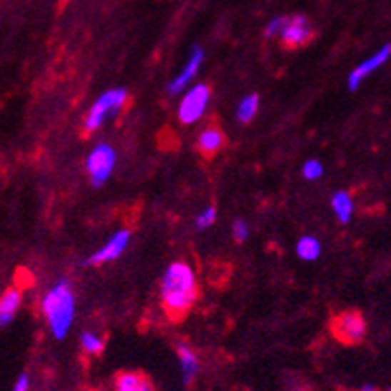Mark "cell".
Listing matches in <instances>:
<instances>
[{
	"label": "cell",
	"instance_id": "3957f363",
	"mask_svg": "<svg viewBox=\"0 0 391 391\" xmlns=\"http://www.w3.org/2000/svg\"><path fill=\"white\" fill-rule=\"evenodd\" d=\"M128 100V93L125 88H115V90H109L101 96L100 100L93 103V107L90 109V113L86 117L84 123V133L90 135L96 128L101 127V123L106 121L109 115H115L117 111H121L125 103Z\"/></svg>",
	"mask_w": 391,
	"mask_h": 391
},
{
	"label": "cell",
	"instance_id": "30bf717a",
	"mask_svg": "<svg viewBox=\"0 0 391 391\" xmlns=\"http://www.w3.org/2000/svg\"><path fill=\"white\" fill-rule=\"evenodd\" d=\"M226 144V136L218 125H210L200 133L199 141H197V150L205 160H213Z\"/></svg>",
	"mask_w": 391,
	"mask_h": 391
},
{
	"label": "cell",
	"instance_id": "6da1fadb",
	"mask_svg": "<svg viewBox=\"0 0 391 391\" xmlns=\"http://www.w3.org/2000/svg\"><path fill=\"white\" fill-rule=\"evenodd\" d=\"M160 298H162L166 315L171 321L183 320L199 298L195 270L183 261L171 263L162 277Z\"/></svg>",
	"mask_w": 391,
	"mask_h": 391
},
{
	"label": "cell",
	"instance_id": "5b68a950",
	"mask_svg": "<svg viewBox=\"0 0 391 391\" xmlns=\"http://www.w3.org/2000/svg\"><path fill=\"white\" fill-rule=\"evenodd\" d=\"M115 166V152L109 144H98L90 152V156L86 160V168L90 173L93 187H101L106 183Z\"/></svg>",
	"mask_w": 391,
	"mask_h": 391
},
{
	"label": "cell",
	"instance_id": "7402d4cb",
	"mask_svg": "<svg viewBox=\"0 0 391 391\" xmlns=\"http://www.w3.org/2000/svg\"><path fill=\"white\" fill-rule=\"evenodd\" d=\"M232 232H234L235 242H245V240H248L249 230H248V224H245L243 220H235Z\"/></svg>",
	"mask_w": 391,
	"mask_h": 391
},
{
	"label": "cell",
	"instance_id": "5bb4252c",
	"mask_svg": "<svg viewBox=\"0 0 391 391\" xmlns=\"http://www.w3.org/2000/svg\"><path fill=\"white\" fill-rule=\"evenodd\" d=\"M21 304V294L16 286H10L4 294H2V300H0V323L2 327H6L10 321L14 320L16 312Z\"/></svg>",
	"mask_w": 391,
	"mask_h": 391
},
{
	"label": "cell",
	"instance_id": "cb8c5ba5",
	"mask_svg": "<svg viewBox=\"0 0 391 391\" xmlns=\"http://www.w3.org/2000/svg\"><path fill=\"white\" fill-rule=\"evenodd\" d=\"M360 391H376V387H374V385H364Z\"/></svg>",
	"mask_w": 391,
	"mask_h": 391
},
{
	"label": "cell",
	"instance_id": "277c9868",
	"mask_svg": "<svg viewBox=\"0 0 391 391\" xmlns=\"http://www.w3.org/2000/svg\"><path fill=\"white\" fill-rule=\"evenodd\" d=\"M331 333L342 345H358L366 337V321L362 313L356 310H347L333 315L331 320Z\"/></svg>",
	"mask_w": 391,
	"mask_h": 391
},
{
	"label": "cell",
	"instance_id": "603a6c76",
	"mask_svg": "<svg viewBox=\"0 0 391 391\" xmlns=\"http://www.w3.org/2000/svg\"><path fill=\"white\" fill-rule=\"evenodd\" d=\"M29 390V376L28 374H21L18 380H16L12 391H28Z\"/></svg>",
	"mask_w": 391,
	"mask_h": 391
},
{
	"label": "cell",
	"instance_id": "9c48e42d",
	"mask_svg": "<svg viewBox=\"0 0 391 391\" xmlns=\"http://www.w3.org/2000/svg\"><path fill=\"white\" fill-rule=\"evenodd\" d=\"M128 238H131V232H128V230L117 232V234H115L113 238L103 245V248L98 249V251H96V253H93V255L90 257L84 265H101V263H107V261H113V259H117V257L121 255L123 251H125V248H127Z\"/></svg>",
	"mask_w": 391,
	"mask_h": 391
},
{
	"label": "cell",
	"instance_id": "2e32d148",
	"mask_svg": "<svg viewBox=\"0 0 391 391\" xmlns=\"http://www.w3.org/2000/svg\"><path fill=\"white\" fill-rule=\"evenodd\" d=\"M296 253H298L300 259H304V261H315L321 253V245L315 238H312V235H304L298 242V245H296Z\"/></svg>",
	"mask_w": 391,
	"mask_h": 391
},
{
	"label": "cell",
	"instance_id": "9a60e30c",
	"mask_svg": "<svg viewBox=\"0 0 391 391\" xmlns=\"http://www.w3.org/2000/svg\"><path fill=\"white\" fill-rule=\"evenodd\" d=\"M331 206H333V213L335 216L339 218V222L342 224H347L350 220V216H352V199H350V195L347 191H339L335 193L333 199H331Z\"/></svg>",
	"mask_w": 391,
	"mask_h": 391
},
{
	"label": "cell",
	"instance_id": "4fadbf2b",
	"mask_svg": "<svg viewBox=\"0 0 391 391\" xmlns=\"http://www.w3.org/2000/svg\"><path fill=\"white\" fill-rule=\"evenodd\" d=\"M115 391H154L150 380L138 372H123L115 380Z\"/></svg>",
	"mask_w": 391,
	"mask_h": 391
},
{
	"label": "cell",
	"instance_id": "e0dca14e",
	"mask_svg": "<svg viewBox=\"0 0 391 391\" xmlns=\"http://www.w3.org/2000/svg\"><path fill=\"white\" fill-rule=\"evenodd\" d=\"M257 107H259V98H257L255 93L245 96V98L240 101V106H238V119L242 123H249L255 117Z\"/></svg>",
	"mask_w": 391,
	"mask_h": 391
},
{
	"label": "cell",
	"instance_id": "8fae6325",
	"mask_svg": "<svg viewBox=\"0 0 391 391\" xmlns=\"http://www.w3.org/2000/svg\"><path fill=\"white\" fill-rule=\"evenodd\" d=\"M200 64H203V49H195L193 51L191 59L187 61L186 68L179 72V76L176 80H171V84L168 86V90L170 93H179L183 92V88H186L193 78H195V74L199 72Z\"/></svg>",
	"mask_w": 391,
	"mask_h": 391
},
{
	"label": "cell",
	"instance_id": "ac0fdd59",
	"mask_svg": "<svg viewBox=\"0 0 391 391\" xmlns=\"http://www.w3.org/2000/svg\"><path fill=\"white\" fill-rule=\"evenodd\" d=\"M80 345H82V349L88 355H100L101 349H103V341H101V337H98L96 333H82L80 337Z\"/></svg>",
	"mask_w": 391,
	"mask_h": 391
},
{
	"label": "cell",
	"instance_id": "52a82bcc",
	"mask_svg": "<svg viewBox=\"0 0 391 391\" xmlns=\"http://www.w3.org/2000/svg\"><path fill=\"white\" fill-rule=\"evenodd\" d=\"M280 39L286 49H298L312 39V26L306 16H292L286 18V24L280 31Z\"/></svg>",
	"mask_w": 391,
	"mask_h": 391
},
{
	"label": "cell",
	"instance_id": "7a4b0ae2",
	"mask_svg": "<svg viewBox=\"0 0 391 391\" xmlns=\"http://www.w3.org/2000/svg\"><path fill=\"white\" fill-rule=\"evenodd\" d=\"M43 313L49 321V327L57 339H64L71 329L72 315H74V296L68 280H59L47 296L43 298Z\"/></svg>",
	"mask_w": 391,
	"mask_h": 391
},
{
	"label": "cell",
	"instance_id": "ba28073f",
	"mask_svg": "<svg viewBox=\"0 0 391 391\" xmlns=\"http://www.w3.org/2000/svg\"><path fill=\"white\" fill-rule=\"evenodd\" d=\"M390 57H391V45H385V47H382L377 53H374L370 59H366L362 64H358L355 71L350 72L349 90H352V92L358 90V86L362 84V80L366 78V76H370L374 71H377L382 64L387 63V59Z\"/></svg>",
	"mask_w": 391,
	"mask_h": 391
},
{
	"label": "cell",
	"instance_id": "7c38bea8",
	"mask_svg": "<svg viewBox=\"0 0 391 391\" xmlns=\"http://www.w3.org/2000/svg\"><path fill=\"white\" fill-rule=\"evenodd\" d=\"M178 358L183 384H191L195 376L199 374V358H197V355L193 352L191 347L186 345V342H179L178 345Z\"/></svg>",
	"mask_w": 391,
	"mask_h": 391
},
{
	"label": "cell",
	"instance_id": "44dd1931",
	"mask_svg": "<svg viewBox=\"0 0 391 391\" xmlns=\"http://www.w3.org/2000/svg\"><path fill=\"white\" fill-rule=\"evenodd\" d=\"M286 18H275L269 21V26L265 28V37H277L280 36V31L285 28Z\"/></svg>",
	"mask_w": 391,
	"mask_h": 391
},
{
	"label": "cell",
	"instance_id": "ffe728a7",
	"mask_svg": "<svg viewBox=\"0 0 391 391\" xmlns=\"http://www.w3.org/2000/svg\"><path fill=\"white\" fill-rule=\"evenodd\" d=\"M214 220H216V206H206L205 210L197 216V220H195V224H197V228H200V230H205V228L213 226Z\"/></svg>",
	"mask_w": 391,
	"mask_h": 391
},
{
	"label": "cell",
	"instance_id": "8992f818",
	"mask_svg": "<svg viewBox=\"0 0 391 391\" xmlns=\"http://www.w3.org/2000/svg\"><path fill=\"white\" fill-rule=\"evenodd\" d=\"M210 100V90L206 84H197L183 96V101L179 106V121L183 125L199 121L200 115L205 113L206 103Z\"/></svg>",
	"mask_w": 391,
	"mask_h": 391
},
{
	"label": "cell",
	"instance_id": "d6986e66",
	"mask_svg": "<svg viewBox=\"0 0 391 391\" xmlns=\"http://www.w3.org/2000/svg\"><path fill=\"white\" fill-rule=\"evenodd\" d=\"M302 173H304V178L310 179V181H315V179H320L323 176V166L318 162V160H308L304 168H302Z\"/></svg>",
	"mask_w": 391,
	"mask_h": 391
}]
</instances>
